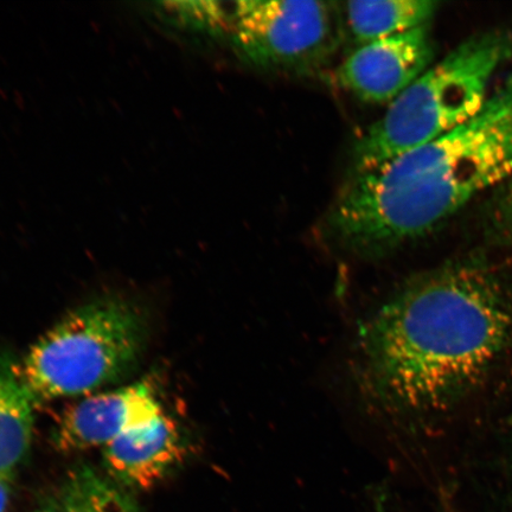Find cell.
I'll use <instances>...</instances> for the list:
<instances>
[{
  "label": "cell",
  "mask_w": 512,
  "mask_h": 512,
  "mask_svg": "<svg viewBox=\"0 0 512 512\" xmlns=\"http://www.w3.org/2000/svg\"><path fill=\"white\" fill-rule=\"evenodd\" d=\"M35 512H139L123 486L92 467L80 466L69 473L60 488Z\"/></svg>",
  "instance_id": "cell-11"
},
{
  "label": "cell",
  "mask_w": 512,
  "mask_h": 512,
  "mask_svg": "<svg viewBox=\"0 0 512 512\" xmlns=\"http://www.w3.org/2000/svg\"><path fill=\"white\" fill-rule=\"evenodd\" d=\"M160 21L171 28L195 34L220 36L229 34L232 4L221 2H176L158 4Z\"/></svg>",
  "instance_id": "cell-12"
},
{
  "label": "cell",
  "mask_w": 512,
  "mask_h": 512,
  "mask_svg": "<svg viewBox=\"0 0 512 512\" xmlns=\"http://www.w3.org/2000/svg\"><path fill=\"white\" fill-rule=\"evenodd\" d=\"M512 56V34L490 30L464 41L388 105L355 149V172L376 168L475 118L495 75Z\"/></svg>",
  "instance_id": "cell-3"
},
{
  "label": "cell",
  "mask_w": 512,
  "mask_h": 512,
  "mask_svg": "<svg viewBox=\"0 0 512 512\" xmlns=\"http://www.w3.org/2000/svg\"><path fill=\"white\" fill-rule=\"evenodd\" d=\"M12 484H14V477L0 475V512H5L8 508L12 494Z\"/></svg>",
  "instance_id": "cell-14"
},
{
  "label": "cell",
  "mask_w": 512,
  "mask_h": 512,
  "mask_svg": "<svg viewBox=\"0 0 512 512\" xmlns=\"http://www.w3.org/2000/svg\"><path fill=\"white\" fill-rule=\"evenodd\" d=\"M490 222L498 238L512 239V176L499 187L491 209Z\"/></svg>",
  "instance_id": "cell-13"
},
{
  "label": "cell",
  "mask_w": 512,
  "mask_h": 512,
  "mask_svg": "<svg viewBox=\"0 0 512 512\" xmlns=\"http://www.w3.org/2000/svg\"><path fill=\"white\" fill-rule=\"evenodd\" d=\"M36 402L16 364L0 358V475L14 477L30 450Z\"/></svg>",
  "instance_id": "cell-9"
},
{
  "label": "cell",
  "mask_w": 512,
  "mask_h": 512,
  "mask_svg": "<svg viewBox=\"0 0 512 512\" xmlns=\"http://www.w3.org/2000/svg\"><path fill=\"white\" fill-rule=\"evenodd\" d=\"M342 11L352 38L362 46L424 27L437 11V3L431 0L349 2Z\"/></svg>",
  "instance_id": "cell-10"
},
{
  "label": "cell",
  "mask_w": 512,
  "mask_h": 512,
  "mask_svg": "<svg viewBox=\"0 0 512 512\" xmlns=\"http://www.w3.org/2000/svg\"><path fill=\"white\" fill-rule=\"evenodd\" d=\"M512 176V75L475 118L424 146L355 172L329 216L350 251L382 255L421 238Z\"/></svg>",
  "instance_id": "cell-2"
},
{
  "label": "cell",
  "mask_w": 512,
  "mask_h": 512,
  "mask_svg": "<svg viewBox=\"0 0 512 512\" xmlns=\"http://www.w3.org/2000/svg\"><path fill=\"white\" fill-rule=\"evenodd\" d=\"M164 414L151 383L130 384L113 392L89 396L70 407L56 427L55 445L64 452L104 448Z\"/></svg>",
  "instance_id": "cell-7"
},
{
  "label": "cell",
  "mask_w": 512,
  "mask_h": 512,
  "mask_svg": "<svg viewBox=\"0 0 512 512\" xmlns=\"http://www.w3.org/2000/svg\"><path fill=\"white\" fill-rule=\"evenodd\" d=\"M146 330L140 313L123 300L83 305L32 345L16 370L35 402L94 392L137 366Z\"/></svg>",
  "instance_id": "cell-4"
},
{
  "label": "cell",
  "mask_w": 512,
  "mask_h": 512,
  "mask_svg": "<svg viewBox=\"0 0 512 512\" xmlns=\"http://www.w3.org/2000/svg\"><path fill=\"white\" fill-rule=\"evenodd\" d=\"M512 338V305L497 281L456 266L408 281L363 324L362 388L384 412L440 411L484 379Z\"/></svg>",
  "instance_id": "cell-1"
},
{
  "label": "cell",
  "mask_w": 512,
  "mask_h": 512,
  "mask_svg": "<svg viewBox=\"0 0 512 512\" xmlns=\"http://www.w3.org/2000/svg\"><path fill=\"white\" fill-rule=\"evenodd\" d=\"M336 19L329 3L316 0H243L232 3L228 36L255 67H305L334 48Z\"/></svg>",
  "instance_id": "cell-5"
},
{
  "label": "cell",
  "mask_w": 512,
  "mask_h": 512,
  "mask_svg": "<svg viewBox=\"0 0 512 512\" xmlns=\"http://www.w3.org/2000/svg\"><path fill=\"white\" fill-rule=\"evenodd\" d=\"M428 24L403 34L362 44L337 70L339 85L369 104H390L431 67Z\"/></svg>",
  "instance_id": "cell-6"
},
{
  "label": "cell",
  "mask_w": 512,
  "mask_h": 512,
  "mask_svg": "<svg viewBox=\"0 0 512 512\" xmlns=\"http://www.w3.org/2000/svg\"><path fill=\"white\" fill-rule=\"evenodd\" d=\"M104 465L125 489L150 490L183 462L187 447L177 422L164 414L102 448Z\"/></svg>",
  "instance_id": "cell-8"
}]
</instances>
